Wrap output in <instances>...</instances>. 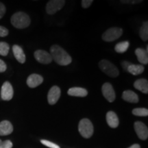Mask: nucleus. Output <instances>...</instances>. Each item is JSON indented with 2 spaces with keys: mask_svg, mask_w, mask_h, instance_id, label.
Listing matches in <instances>:
<instances>
[{
  "mask_svg": "<svg viewBox=\"0 0 148 148\" xmlns=\"http://www.w3.org/2000/svg\"><path fill=\"white\" fill-rule=\"evenodd\" d=\"M50 55L56 63L66 66L71 62L72 58L64 49L59 45H53L50 48Z\"/></svg>",
  "mask_w": 148,
  "mask_h": 148,
  "instance_id": "obj_1",
  "label": "nucleus"
},
{
  "mask_svg": "<svg viewBox=\"0 0 148 148\" xmlns=\"http://www.w3.org/2000/svg\"><path fill=\"white\" fill-rule=\"evenodd\" d=\"M30 22L29 16L23 12H16L11 17V23L14 27L18 29H23L28 27Z\"/></svg>",
  "mask_w": 148,
  "mask_h": 148,
  "instance_id": "obj_2",
  "label": "nucleus"
},
{
  "mask_svg": "<svg viewBox=\"0 0 148 148\" xmlns=\"http://www.w3.org/2000/svg\"><path fill=\"white\" fill-rule=\"evenodd\" d=\"M78 131L83 137L85 138H88L91 137L93 134V125L89 119H82L79 121L78 125Z\"/></svg>",
  "mask_w": 148,
  "mask_h": 148,
  "instance_id": "obj_3",
  "label": "nucleus"
},
{
  "mask_svg": "<svg viewBox=\"0 0 148 148\" xmlns=\"http://www.w3.org/2000/svg\"><path fill=\"white\" fill-rule=\"evenodd\" d=\"M99 66L101 71L108 76L116 77L119 75V72L116 66L107 60H102L99 62Z\"/></svg>",
  "mask_w": 148,
  "mask_h": 148,
  "instance_id": "obj_4",
  "label": "nucleus"
},
{
  "mask_svg": "<svg viewBox=\"0 0 148 148\" xmlns=\"http://www.w3.org/2000/svg\"><path fill=\"white\" fill-rule=\"evenodd\" d=\"M123 34V29L119 27H111L107 29L102 35V39L106 42L114 41Z\"/></svg>",
  "mask_w": 148,
  "mask_h": 148,
  "instance_id": "obj_5",
  "label": "nucleus"
},
{
  "mask_svg": "<svg viewBox=\"0 0 148 148\" xmlns=\"http://www.w3.org/2000/svg\"><path fill=\"white\" fill-rule=\"evenodd\" d=\"M65 4L64 0H50L46 5V11L49 14H54L56 12L60 10Z\"/></svg>",
  "mask_w": 148,
  "mask_h": 148,
  "instance_id": "obj_6",
  "label": "nucleus"
},
{
  "mask_svg": "<svg viewBox=\"0 0 148 148\" xmlns=\"http://www.w3.org/2000/svg\"><path fill=\"white\" fill-rule=\"evenodd\" d=\"M101 92L106 99L109 102H112L114 101L116 97L115 92H114V88L111 84L108 82L104 83L101 87Z\"/></svg>",
  "mask_w": 148,
  "mask_h": 148,
  "instance_id": "obj_7",
  "label": "nucleus"
},
{
  "mask_svg": "<svg viewBox=\"0 0 148 148\" xmlns=\"http://www.w3.org/2000/svg\"><path fill=\"white\" fill-rule=\"evenodd\" d=\"M14 90L12 86L9 82L3 83L1 89V97L3 100L9 101L13 97Z\"/></svg>",
  "mask_w": 148,
  "mask_h": 148,
  "instance_id": "obj_8",
  "label": "nucleus"
},
{
  "mask_svg": "<svg viewBox=\"0 0 148 148\" xmlns=\"http://www.w3.org/2000/svg\"><path fill=\"white\" fill-rule=\"evenodd\" d=\"M34 58L38 62L41 64H48L51 63L52 61V58H51L50 53L47 52L46 51L41 50H36L34 52Z\"/></svg>",
  "mask_w": 148,
  "mask_h": 148,
  "instance_id": "obj_9",
  "label": "nucleus"
},
{
  "mask_svg": "<svg viewBox=\"0 0 148 148\" xmlns=\"http://www.w3.org/2000/svg\"><path fill=\"white\" fill-rule=\"evenodd\" d=\"M134 130L138 137L141 140H146L148 137L147 127L140 121H136L134 123Z\"/></svg>",
  "mask_w": 148,
  "mask_h": 148,
  "instance_id": "obj_10",
  "label": "nucleus"
},
{
  "mask_svg": "<svg viewBox=\"0 0 148 148\" xmlns=\"http://www.w3.org/2000/svg\"><path fill=\"white\" fill-rule=\"evenodd\" d=\"M61 91L60 88L57 86H53L49 90L47 95L48 102L50 105H53L58 101L60 97Z\"/></svg>",
  "mask_w": 148,
  "mask_h": 148,
  "instance_id": "obj_11",
  "label": "nucleus"
},
{
  "mask_svg": "<svg viewBox=\"0 0 148 148\" xmlns=\"http://www.w3.org/2000/svg\"><path fill=\"white\" fill-rule=\"evenodd\" d=\"M43 82V78L38 74H31L27 79V84L29 87L35 88L41 84Z\"/></svg>",
  "mask_w": 148,
  "mask_h": 148,
  "instance_id": "obj_12",
  "label": "nucleus"
},
{
  "mask_svg": "<svg viewBox=\"0 0 148 148\" xmlns=\"http://www.w3.org/2000/svg\"><path fill=\"white\" fill-rule=\"evenodd\" d=\"M106 121L109 126L112 128H116L119 124V118L113 111H109L107 112Z\"/></svg>",
  "mask_w": 148,
  "mask_h": 148,
  "instance_id": "obj_13",
  "label": "nucleus"
},
{
  "mask_svg": "<svg viewBox=\"0 0 148 148\" xmlns=\"http://www.w3.org/2000/svg\"><path fill=\"white\" fill-rule=\"evenodd\" d=\"M13 131V126L10 121H5L0 123V136H6L10 134Z\"/></svg>",
  "mask_w": 148,
  "mask_h": 148,
  "instance_id": "obj_14",
  "label": "nucleus"
},
{
  "mask_svg": "<svg viewBox=\"0 0 148 148\" xmlns=\"http://www.w3.org/2000/svg\"><path fill=\"white\" fill-rule=\"evenodd\" d=\"M122 99L130 103H138V96L136 92L130 90H126L122 94Z\"/></svg>",
  "mask_w": 148,
  "mask_h": 148,
  "instance_id": "obj_15",
  "label": "nucleus"
},
{
  "mask_svg": "<svg viewBox=\"0 0 148 148\" xmlns=\"http://www.w3.org/2000/svg\"><path fill=\"white\" fill-rule=\"evenodd\" d=\"M12 51H13L14 56L15 58L17 60L18 62L20 63L23 64L25 62L26 58H25V55L24 53L23 49L17 45H14L12 47Z\"/></svg>",
  "mask_w": 148,
  "mask_h": 148,
  "instance_id": "obj_16",
  "label": "nucleus"
},
{
  "mask_svg": "<svg viewBox=\"0 0 148 148\" xmlns=\"http://www.w3.org/2000/svg\"><path fill=\"white\" fill-rule=\"evenodd\" d=\"M68 95L74 97H84L88 95L87 90L84 88L81 87H73L69 88L67 91Z\"/></svg>",
  "mask_w": 148,
  "mask_h": 148,
  "instance_id": "obj_17",
  "label": "nucleus"
},
{
  "mask_svg": "<svg viewBox=\"0 0 148 148\" xmlns=\"http://www.w3.org/2000/svg\"><path fill=\"white\" fill-rule=\"evenodd\" d=\"M135 54L138 62L143 64H147L148 63V53L145 51V49L142 48H137L135 51Z\"/></svg>",
  "mask_w": 148,
  "mask_h": 148,
  "instance_id": "obj_18",
  "label": "nucleus"
},
{
  "mask_svg": "<svg viewBox=\"0 0 148 148\" xmlns=\"http://www.w3.org/2000/svg\"><path fill=\"white\" fill-rule=\"evenodd\" d=\"M135 88L140 90L143 93L147 94L148 92V82L145 79H138L134 83Z\"/></svg>",
  "mask_w": 148,
  "mask_h": 148,
  "instance_id": "obj_19",
  "label": "nucleus"
},
{
  "mask_svg": "<svg viewBox=\"0 0 148 148\" xmlns=\"http://www.w3.org/2000/svg\"><path fill=\"white\" fill-rule=\"evenodd\" d=\"M127 71L132 74L133 75H137L141 74L144 71V66L141 64H130L127 68Z\"/></svg>",
  "mask_w": 148,
  "mask_h": 148,
  "instance_id": "obj_20",
  "label": "nucleus"
},
{
  "mask_svg": "<svg viewBox=\"0 0 148 148\" xmlns=\"http://www.w3.org/2000/svg\"><path fill=\"white\" fill-rule=\"evenodd\" d=\"M129 46H130L129 41L125 40V41L120 42L115 45V47H114V50H115L116 52L117 53H123L127 50Z\"/></svg>",
  "mask_w": 148,
  "mask_h": 148,
  "instance_id": "obj_21",
  "label": "nucleus"
},
{
  "mask_svg": "<svg viewBox=\"0 0 148 148\" xmlns=\"http://www.w3.org/2000/svg\"><path fill=\"white\" fill-rule=\"evenodd\" d=\"M140 37L144 41H147L148 39V22H144L139 32Z\"/></svg>",
  "mask_w": 148,
  "mask_h": 148,
  "instance_id": "obj_22",
  "label": "nucleus"
},
{
  "mask_svg": "<svg viewBox=\"0 0 148 148\" xmlns=\"http://www.w3.org/2000/svg\"><path fill=\"white\" fill-rule=\"evenodd\" d=\"M132 114L136 116H147L148 115V110L145 108H134L132 110Z\"/></svg>",
  "mask_w": 148,
  "mask_h": 148,
  "instance_id": "obj_23",
  "label": "nucleus"
},
{
  "mask_svg": "<svg viewBox=\"0 0 148 148\" xmlns=\"http://www.w3.org/2000/svg\"><path fill=\"white\" fill-rule=\"evenodd\" d=\"M10 49V46L7 42H0V55L5 56L8 55Z\"/></svg>",
  "mask_w": 148,
  "mask_h": 148,
  "instance_id": "obj_24",
  "label": "nucleus"
},
{
  "mask_svg": "<svg viewBox=\"0 0 148 148\" xmlns=\"http://www.w3.org/2000/svg\"><path fill=\"white\" fill-rule=\"evenodd\" d=\"M40 143L43 144L44 145L47 146L48 147L50 148H60L59 146L54 143H52V142L49 141L47 140H40Z\"/></svg>",
  "mask_w": 148,
  "mask_h": 148,
  "instance_id": "obj_25",
  "label": "nucleus"
},
{
  "mask_svg": "<svg viewBox=\"0 0 148 148\" xmlns=\"http://www.w3.org/2000/svg\"><path fill=\"white\" fill-rule=\"evenodd\" d=\"M12 143L9 140L1 142V143L0 144V148H12Z\"/></svg>",
  "mask_w": 148,
  "mask_h": 148,
  "instance_id": "obj_26",
  "label": "nucleus"
},
{
  "mask_svg": "<svg viewBox=\"0 0 148 148\" xmlns=\"http://www.w3.org/2000/svg\"><path fill=\"white\" fill-rule=\"evenodd\" d=\"M8 34V29L0 25V37H5Z\"/></svg>",
  "mask_w": 148,
  "mask_h": 148,
  "instance_id": "obj_27",
  "label": "nucleus"
},
{
  "mask_svg": "<svg viewBox=\"0 0 148 148\" xmlns=\"http://www.w3.org/2000/svg\"><path fill=\"white\" fill-rule=\"evenodd\" d=\"M93 2L92 0H82V6L84 8H88L92 3Z\"/></svg>",
  "mask_w": 148,
  "mask_h": 148,
  "instance_id": "obj_28",
  "label": "nucleus"
},
{
  "mask_svg": "<svg viewBox=\"0 0 148 148\" xmlns=\"http://www.w3.org/2000/svg\"><path fill=\"white\" fill-rule=\"evenodd\" d=\"M5 10H6V9H5V5H3L2 3L0 2V19L4 16V14L5 13Z\"/></svg>",
  "mask_w": 148,
  "mask_h": 148,
  "instance_id": "obj_29",
  "label": "nucleus"
},
{
  "mask_svg": "<svg viewBox=\"0 0 148 148\" xmlns=\"http://www.w3.org/2000/svg\"><path fill=\"white\" fill-rule=\"evenodd\" d=\"M7 69V66L2 60L0 59V73L4 72Z\"/></svg>",
  "mask_w": 148,
  "mask_h": 148,
  "instance_id": "obj_30",
  "label": "nucleus"
},
{
  "mask_svg": "<svg viewBox=\"0 0 148 148\" xmlns=\"http://www.w3.org/2000/svg\"><path fill=\"white\" fill-rule=\"evenodd\" d=\"M132 64V63H131V62H127V61H123V62H122L121 66H122V67H123V69H124L125 71H127V68H128V66Z\"/></svg>",
  "mask_w": 148,
  "mask_h": 148,
  "instance_id": "obj_31",
  "label": "nucleus"
},
{
  "mask_svg": "<svg viewBox=\"0 0 148 148\" xmlns=\"http://www.w3.org/2000/svg\"><path fill=\"white\" fill-rule=\"evenodd\" d=\"M142 1H121L122 3H139L141 2Z\"/></svg>",
  "mask_w": 148,
  "mask_h": 148,
  "instance_id": "obj_32",
  "label": "nucleus"
},
{
  "mask_svg": "<svg viewBox=\"0 0 148 148\" xmlns=\"http://www.w3.org/2000/svg\"><path fill=\"white\" fill-rule=\"evenodd\" d=\"M128 148H140V146L138 144H134V145H132L131 147Z\"/></svg>",
  "mask_w": 148,
  "mask_h": 148,
  "instance_id": "obj_33",
  "label": "nucleus"
},
{
  "mask_svg": "<svg viewBox=\"0 0 148 148\" xmlns=\"http://www.w3.org/2000/svg\"><path fill=\"white\" fill-rule=\"evenodd\" d=\"M1 142H2V141H1V139H0V144H1Z\"/></svg>",
  "mask_w": 148,
  "mask_h": 148,
  "instance_id": "obj_34",
  "label": "nucleus"
}]
</instances>
